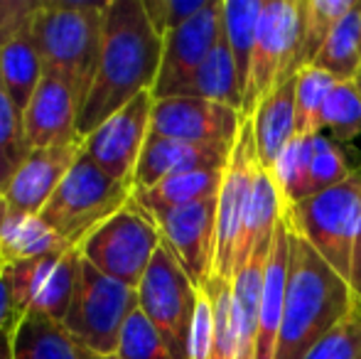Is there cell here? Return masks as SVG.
I'll list each match as a JSON object with an SVG mask.
<instances>
[{
    "label": "cell",
    "mask_w": 361,
    "mask_h": 359,
    "mask_svg": "<svg viewBox=\"0 0 361 359\" xmlns=\"http://www.w3.org/2000/svg\"><path fill=\"white\" fill-rule=\"evenodd\" d=\"M162 59V37L152 30L143 0H109L104 10V47L94 87L79 116L86 138L143 91H152Z\"/></svg>",
    "instance_id": "cell-1"
},
{
    "label": "cell",
    "mask_w": 361,
    "mask_h": 359,
    "mask_svg": "<svg viewBox=\"0 0 361 359\" xmlns=\"http://www.w3.org/2000/svg\"><path fill=\"white\" fill-rule=\"evenodd\" d=\"M286 219L290 229V278L273 359H305L332 327H337L359 305V298L349 283L310 246L295 224L290 207L286 209Z\"/></svg>",
    "instance_id": "cell-2"
},
{
    "label": "cell",
    "mask_w": 361,
    "mask_h": 359,
    "mask_svg": "<svg viewBox=\"0 0 361 359\" xmlns=\"http://www.w3.org/2000/svg\"><path fill=\"white\" fill-rule=\"evenodd\" d=\"M106 3L42 0L32 20V35L42 64L59 72L74 89L81 109L94 87L104 47Z\"/></svg>",
    "instance_id": "cell-3"
},
{
    "label": "cell",
    "mask_w": 361,
    "mask_h": 359,
    "mask_svg": "<svg viewBox=\"0 0 361 359\" xmlns=\"http://www.w3.org/2000/svg\"><path fill=\"white\" fill-rule=\"evenodd\" d=\"M133 197V187L104 173L81 150L64 180L49 197L39 219L69 246H79L99 224L114 217Z\"/></svg>",
    "instance_id": "cell-4"
},
{
    "label": "cell",
    "mask_w": 361,
    "mask_h": 359,
    "mask_svg": "<svg viewBox=\"0 0 361 359\" xmlns=\"http://www.w3.org/2000/svg\"><path fill=\"white\" fill-rule=\"evenodd\" d=\"M160 244L162 234L157 221L130 197L76 249L86 264H91L104 276L123 286L138 288Z\"/></svg>",
    "instance_id": "cell-5"
},
{
    "label": "cell",
    "mask_w": 361,
    "mask_h": 359,
    "mask_svg": "<svg viewBox=\"0 0 361 359\" xmlns=\"http://www.w3.org/2000/svg\"><path fill=\"white\" fill-rule=\"evenodd\" d=\"M138 310V288L104 276L81 259V276L64 327L99 357L116 355L123 325Z\"/></svg>",
    "instance_id": "cell-6"
},
{
    "label": "cell",
    "mask_w": 361,
    "mask_h": 359,
    "mask_svg": "<svg viewBox=\"0 0 361 359\" xmlns=\"http://www.w3.org/2000/svg\"><path fill=\"white\" fill-rule=\"evenodd\" d=\"M197 298L200 288L190 281L175 254L160 244L138 286V308L162 335L175 359H187Z\"/></svg>",
    "instance_id": "cell-7"
},
{
    "label": "cell",
    "mask_w": 361,
    "mask_h": 359,
    "mask_svg": "<svg viewBox=\"0 0 361 359\" xmlns=\"http://www.w3.org/2000/svg\"><path fill=\"white\" fill-rule=\"evenodd\" d=\"M298 28L300 18L295 0H263L241 116H253L258 104L278 84L288 82L300 72Z\"/></svg>",
    "instance_id": "cell-8"
},
{
    "label": "cell",
    "mask_w": 361,
    "mask_h": 359,
    "mask_svg": "<svg viewBox=\"0 0 361 359\" xmlns=\"http://www.w3.org/2000/svg\"><path fill=\"white\" fill-rule=\"evenodd\" d=\"M258 168L253 116H241V128L228 153L221 187L216 195V236H214V273L231 281L236 273L238 246H241L246 209L251 200L253 175Z\"/></svg>",
    "instance_id": "cell-9"
},
{
    "label": "cell",
    "mask_w": 361,
    "mask_h": 359,
    "mask_svg": "<svg viewBox=\"0 0 361 359\" xmlns=\"http://www.w3.org/2000/svg\"><path fill=\"white\" fill-rule=\"evenodd\" d=\"M361 192V163L352 175L324 192L305 197L293 209V219L314 251L349 283V246L354 212Z\"/></svg>",
    "instance_id": "cell-10"
},
{
    "label": "cell",
    "mask_w": 361,
    "mask_h": 359,
    "mask_svg": "<svg viewBox=\"0 0 361 359\" xmlns=\"http://www.w3.org/2000/svg\"><path fill=\"white\" fill-rule=\"evenodd\" d=\"M20 315H47L64 322L81 276L79 249L8 264Z\"/></svg>",
    "instance_id": "cell-11"
},
{
    "label": "cell",
    "mask_w": 361,
    "mask_h": 359,
    "mask_svg": "<svg viewBox=\"0 0 361 359\" xmlns=\"http://www.w3.org/2000/svg\"><path fill=\"white\" fill-rule=\"evenodd\" d=\"M152 104H155L152 91H143L84 138V153L109 178L130 187L143 145L150 135Z\"/></svg>",
    "instance_id": "cell-12"
},
{
    "label": "cell",
    "mask_w": 361,
    "mask_h": 359,
    "mask_svg": "<svg viewBox=\"0 0 361 359\" xmlns=\"http://www.w3.org/2000/svg\"><path fill=\"white\" fill-rule=\"evenodd\" d=\"M224 37V0H209L202 13L162 37V59L152 99L177 96Z\"/></svg>",
    "instance_id": "cell-13"
},
{
    "label": "cell",
    "mask_w": 361,
    "mask_h": 359,
    "mask_svg": "<svg viewBox=\"0 0 361 359\" xmlns=\"http://www.w3.org/2000/svg\"><path fill=\"white\" fill-rule=\"evenodd\" d=\"M238 128H241V111L214 101L170 96V99H155L152 104L150 133L162 138L233 148Z\"/></svg>",
    "instance_id": "cell-14"
},
{
    "label": "cell",
    "mask_w": 361,
    "mask_h": 359,
    "mask_svg": "<svg viewBox=\"0 0 361 359\" xmlns=\"http://www.w3.org/2000/svg\"><path fill=\"white\" fill-rule=\"evenodd\" d=\"M162 234V244L175 254L197 288H204L214 273L216 197L180 209L152 214Z\"/></svg>",
    "instance_id": "cell-15"
},
{
    "label": "cell",
    "mask_w": 361,
    "mask_h": 359,
    "mask_svg": "<svg viewBox=\"0 0 361 359\" xmlns=\"http://www.w3.org/2000/svg\"><path fill=\"white\" fill-rule=\"evenodd\" d=\"M79 116L81 104L69 82L59 72L44 67L42 82L23 114L30 148L37 150L84 140L79 135Z\"/></svg>",
    "instance_id": "cell-16"
},
{
    "label": "cell",
    "mask_w": 361,
    "mask_h": 359,
    "mask_svg": "<svg viewBox=\"0 0 361 359\" xmlns=\"http://www.w3.org/2000/svg\"><path fill=\"white\" fill-rule=\"evenodd\" d=\"M81 150H84V140L32 150L3 190L5 205L18 214L39 217L59 182L72 170Z\"/></svg>",
    "instance_id": "cell-17"
},
{
    "label": "cell",
    "mask_w": 361,
    "mask_h": 359,
    "mask_svg": "<svg viewBox=\"0 0 361 359\" xmlns=\"http://www.w3.org/2000/svg\"><path fill=\"white\" fill-rule=\"evenodd\" d=\"M228 153H231V148L185 143V140L162 138V135L150 133L133 175V192L150 190L157 182L190 173V170L224 168L228 160Z\"/></svg>",
    "instance_id": "cell-18"
},
{
    "label": "cell",
    "mask_w": 361,
    "mask_h": 359,
    "mask_svg": "<svg viewBox=\"0 0 361 359\" xmlns=\"http://www.w3.org/2000/svg\"><path fill=\"white\" fill-rule=\"evenodd\" d=\"M288 278H290V229H288L286 212H283L281 221L276 226V234H273V244L266 261V276H263L261 305H258L256 359L276 357L278 332H281L283 310H286V298H288Z\"/></svg>",
    "instance_id": "cell-19"
},
{
    "label": "cell",
    "mask_w": 361,
    "mask_h": 359,
    "mask_svg": "<svg viewBox=\"0 0 361 359\" xmlns=\"http://www.w3.org/2000/svg\"><path fill=\"white\" fill-rule=\"evenodd\" d=\"M15 359H101L81 345L64 322L47 315H20L13 320Z\"/></svg>",
    "instance_id": "cell-20"
},
{
    "label": "cell",
    "mask_w": 361,
    "mask_h": 359,
    "mask_svg": "<svg viewBox=\"0 0 361 359\" xmlns=\"http://www.w3.org/2000/svg\"><path fill=\"white\" fill-rule=\"evenodd\" d=\"M35 20V18H32ZM32 20L0 39V77L13 104L25 114L35 89L42 82L44 64L32 35Z\"/></svg>",
    "instance_id": "cell-21"
},
{
    "label": "cell",
    "mask_w": 361,
    "mask_h": 359,
    "mask_svg": "<svg viewBox=\"0 0 361 359\" xmlns=\"http://www.w3.org/2000/svg\"><path fill=\"white\" fill-rule=\"evenodd\" d=\"M295 77L278 84L253 114L258 163L266 170L273 168L283 148L295 138Z\"/></svg>",
    "instance_id": "cell-22"
},
{
    "label": "cell",
    "mask_w": 361,
    "mask_h": 359,
    "mask_svg": "<svg viewBox=\"0 0 361 359\" xmlns=\"http://www.w3.org/2000/svg\"><path fill=\"white\" fill-rule=\"evenodd\" d=\"M69 249L74 246L54 234L39 217L18 214L3 200L0 205V261L3 264L42 259V256L62 254Z\"/></svg>",
    "instance_id": "cell-23"
},
{
    "label": "cell",
    "mask_w": 361,
    "mask_h": 359,
    "mask_svg": "<svg viewBox=\"0 0 361 359\" xmlns=\"http://www.w3.org/2000/svg\"><path fill=\"white\" fill-rule=\"evenodd\" d=\"M224 168L190 170V173L175 175V178L157 182L150 190H135L133 200L143 207L147 214H160V212L180 209V207L212 200V197L219 195Z\"/></svg>",
    "instance_id": "cell-24"
},
{
    "label": "cell",
    "mask_w": 361,
    "mask_h": 359,
    "mask_svg": "<svg viewBox=\"0 0 361 359\" xmlns=\"http://www.w3.org/2000/svg\"><path fill=\"white\" fill-rule=\"evenodd\" d=\"M177 96L214 101V104L241 111L243 89L241 82H238L236 64H233V57L228 52V44L224 42V37L219 39V44L212 49V54L204 59V64L197 69L195 77L185 84V89Z\"/></svg>",
    "instance_id": "cell-25"
},
{
    "label": "cell",
    "mask_w": 361,
    "mask_h": 359,
    "mask_svg": "<svg viewBox=\"0 0 361 359\" xmlns=\"http://www.w3.org/2000/svg\"><path fill=\"white\" fill-rule=\"evenodd\" d=\"M314 67L332 74L337 82H354L361 69V0L334 25L324 47L319 49Z\"/></svg>",
    "instance_id": "cell-26"
},
{
    "label": "cell",
    "mask_w": 361,
    "mask_h": 359,
    "mask_svg": "<svg viewBox=\"0 0 361 359\" xmlns=\"http://www.w3.org/2000/svg\"><path fill=\"white\" fill-rule=\"evenodd\" d=\"M354 0H300L298 3V69L312 67L334 25L352 10Z\"/></svg>",
    "instance_id": "cell-27"
},
{
    "label": "cell",
    "mask_w": 361,
    "mask_h": 359,
    "mask_svg": "<svg viewBox=\"0 0 361 359\" xmlns=\"http://www.w3.org/2000/svg\"><path fill=\"white\" fill-rule=\"evenodd\" d=\"M261 10L263 0H224V42L228 44L243 91H246L248 69H251Z\"/></svg>",
    "instance_id": "cell-28"
},
{
    "label": "cell",
    "mask_w": 361,
    "mask_h": 359,
    "mask_svg": "<svg viewBox=\"0 0 361 359\" xmlns=\"http://www.w3.org/2000/svg\"><path fill=\"white\" fill-rule=\"evenodd\" d=\"M314 135H295L286 148H283V153L278 155L273 168L268 170L273 175V180H276L278 190L283 195V202L288 207H295L298 202H302L307 197Z\"/></svg>",
    "instance_id": "cell-29"
},
{
    "label": "cell",
    "mask_w": 361,
    "mask_h": 359,
    "mask_svg": "<svg viewBox=\"0 0 361 359\" xmlns=\"http://www.w3.org/2000/svg\"><path fill=\"white\" fill-rule=\"evenodd\" d=\"M337 79L319 67H302L295 77V135L319 133L324 101Z\"/></svg>",
    "instance_id": "cell-30"
},
{
    "label": "cell",
    "mask_w": 361,
    "mask_h": 359,
    "mask_svg": "<svg viewBox=\"0 0 361 359\" xmlns=\"http://www.w3.org/2000/svg\"><path fill=\"white\" fill-rule=\"evenodd\" d=\"M319 133L347 145L361 135V94L354 82H337L324 101Z\"/></svg>",
    "instance_id": "cell-31"
},
{
    "label": "cell",
    "mask_w": 361,
    "mask_h": 359,
    "mask_svg": "<svg viewBox=\"0 0 361 359\" xmlns=\"http://www.w3.org/2000/svg\"><path fill=\"white\" fill-rule=\"evenodd\" d=\"M30 153L32 148L25 138L23 111L13 104L0 77V192L8 187V182L13 180Z\"/></svg>",
    "instance_id": "cell-32"
},
{
    "label": "cell",
    "mask_w": 361,
    "mask_h": 359,
    "mask_svg": "<svg viewBox=\"0 0 361 359\" xmlns=\"http://www.w3.org/2000/svg\"><path fill=\"white\" fill-rule=\"evenodd\" d=\"M354 170H357V165H352L344 145L329 138L327 133H317L312 145V163H310L307 197L329 190L334 185H342Z\"/></svg>",
    "instance_id": "cell-33"
},
{
    "label": "cell",
    "mask_w": 361,
    "mask_h": 359,
    "mask_svg": "<svg viewBox=\"0 0 361 359\" xmlns=\"http://www.w3.org/2000/svg\"><path fill=\"white\" fill-rule=\"evenodd\" d=\"M116 355L118 359H175L162 335L152 327L140 308L126 320Z\"/></svg>",
    "instance_id": "cell-34"
},
{
    "label": "cell",
    "mask_w": 361,
    "mask_h": 359,
    "mask_svg": "<svg viewBox=\"0 0 361 359\" xmlns=\"http://www.w3.org/2000/svg\"><path fill=\"white\" fill-rule=\"evenodd\" d=\"M305 359H361V303L327 332Z\"/></svg>",
    "instance_id": "cell-35"
},
{
    "label": "cell",
    "mask_w": 361,
    "mask_h": 359,
    "mask_svg": "<svg viewBox=\"0 0 361 359\" xmlns=\"http://www.w3.org/2000/svg\"><path fill=\"white\" fill-rule=\"evenodd\" d=\"M209 0H143L145 15L160 37L177 30L207 8Z\"/></svg>",
    "instance_id": "cell-36"
},
{
    "label": "cell",
    "mask_w": 361,
    "mask_h": 359,
    "mask_svg": "<svg viewBox=\"0 0 361 359\" xmlns=\"http://www.w3.org/2000/svg\"><path fill=\"white\" fill-rule=\"evenodd\" d=\"M212 345H214V305H212L209 293L202 288L197 298L190 342H187V359H209Z\"/></svg>",
    "instance_id": "cell-37"
},
{
    "label": "cell",
    "mask_w": 361,
    "mask_h": 359,
    "mask_svg": "<svg viewBox=\"0 0 361 359\" xmlns=\"http://www.w3.org/2000/svg\"><path fill=\"white\" fill-rule=\"evenodd\" d=\"M349 288L361 303V192L354 212V229H352V246H349Z\"/></svg>",
    "instance_id": "cell-38"
},
{
    "label": "cell",
    "mask_w": 361,
    "mask_h": 359,
    "mask_svg": "<svg viewBox=\"0 0 361 359\" xmlns=\"http://www.w3.org/2000/svg\"><path fill=\"white\" fill-rule=\"evenodd\" d=\"M18 317V303H15V291H13V278H10L8 264L0 271V330L8 327L10 322Z\"/></svg>",
    "instance_id": "cell-39"
},
{
    "label": "cell",
    "mask_w": 361,
    "mask_h": 359,
    "mask_svg": "<svg viewBox=\"0 0 361 359\" xmlns=\"http://www.w3.org/2000/svg\"><path fill=\"white\" fill-rule=\"evenodd\" d=\"M0 359H15L13 357V322L0 330Z\"/></svg>",
    "instance_id": "cell-40"
},
{
    "label": "cell",
    "mask_w": 361,
    "mask_h": 359,
    "mask_svg": "<svg viewBox=\"0 0 361 359\" xmlns=\"http://www.w3.org/2000/svg\"><path fill=\"white\" fill-rule=\"evenodd\" d=\"M354 84H357V89H359V94H361V69H359L357 79H354Z\"/></svg>",
    "instance_id": "cell-41"
},
{
    "label": "cell",
    "mask_w": 361,
    "mask_h": 359,
    "mask_svg": "<svg viewBox=\"0 0 361 359\" xmlns=\"http://www.w3.org/2000/svg\"><path fill=\"white\" fill-rule=\"evenodd\" d=\"M101 359H118V355H109V357H101Z\"/></svg>",
    "instance_id": "cell-42"
},
{
    "label": "cell",
    "mask_w": 361,
    "mask_h": 359,
    "mask_svg": "<svg viewBox=\"0 0 361 359\" xmlns=\"http://www.w3.org/2000/svg\"><path fill=\"white\" fill-rule=\"evenodd\" d=\"M0 205H3V192H0Z\"/></svg>",
    "instance_id": "cell-43"
},
{
    "label": "cell",
    "mask_w": 361,
    "mask_h": 359,
    "mask_svg": "<svg viewBox=\"0 0 361 359\" xmlns=\"http://www.w3.org/2000/svg\"><path fill=\"white\" fill-rule=\"evenodd\" d=\"M3 266H5V264H3V261H0V271H3Z\"/></svg>",
    "instance_id": "cell-44"
}]
</instances>
